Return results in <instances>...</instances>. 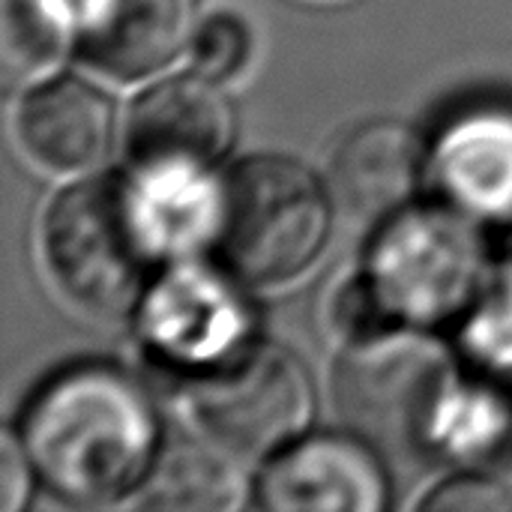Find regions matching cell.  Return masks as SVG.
I'll return each instance as SVG.
<instances>
[{"label":"cell","mask_w":512,"mask_h":512,"mask_svg":"<svg viewBox=\"0 0 512 512\" xmlns=\"http://www.w3.org/2000/svg\"><path fill=\"white\" fill-rule=\"evenodd\" d=\"M21 447L42 486L78 507L111 504L141 489L162 453L150 396L111 366L54 375L27 402Z\"/></svg>","instance_id":"6da1fadb"},{"label":"cell","mask_w":512,"mask_h":512,"mask_svg":"<svg viewBox=\"0 0 512 512\" xmlns=\"http://www.w3.org/2000/svg\"><path fill=\"white\" fill-rule=\"evenodd\" d=\"M42 249L57 291L93 318L129 315L153 282L162 234L138 186L117 174L60 192Z\"/></svg>","instance_id":"7a4b0ae2"},{"label":"cell","mask_w":512,"mask_h":512,"mask_svg":"<svg viewBox=\"0 0 512 512\" xmlns=\"http://www.w3.org/2000/svg\"><path fill=\"white\" fill-rule=\"evenodd\" d=\"M447 354L402 327L360 333L333 375L342 423L381 459H423L447 438L453 414Z\"/></svg>","instance_id":"3957f363"},{"label":"cell","mask_w":512,"mask_h":512,"mask_svg":"<svg viewBox=\"0 0 512 512\" xmlns=\"http://www.w3.org/2000/svg\"><path fill=\"white\" fill-rule=\"evenodd\" d=\"M330 198L297 159L252 156L222 183L213 213L219 264L249 285L297 279L324 249Z\"/></svg>","instance_id":"277c9868"},{"label":"cell","mask_w":512,"mask_h":512,"mask_svg":"<svg viewBox=\"0 0 512 512\" xmlns=\"http://www.w3.org/2000/svg\"><path fill=\"white\" fill-rule=\"evenodd\" d=\"M483 252L468 216L423 210L402 216L375 246L357 282V336L387 327L441 324L480 288Z\"/></svg>","instance_id":"5b68a950"},{"label":"cell","mask_w":512,"mask_h":512,"mask_svg":"<svg viewBox=\"0 0 512 512\" xmlns=\"http://www.w3.org/2000/svg\"><path fill=\"white\" fill-rule=\"evenodd\" d=\"M192 411L225 453H282L312 417V384L300 360L276 345H240L195 378Z\"/></svg>","instance_id":"8992f818"},{"label":"cell","mask_w":512,"mask_h":512,"mask_svg":"<svg viewBox=\"0 0 512 512\" xmlns=\"http://www.w3.org/2000/svg\"><path fill=\"white\" fill-rule=\"evenodd\" d=\"M234 138V111L213 78L177 75L144 90L126 120V153L141 177L183 183L210 171Z\"/></svg>","instance_id":"52a82bcc"},{"label":"cell","mask_w":512,"mask_h":512,"mask_svg":"<svg viewBox=\"0 0 512 512\" xmlns=\"http://www.w3.org/2000/svg\"><path fill=\"white\" fill-rule=\"evenodd\" d=\"M198 0H75L72 39L84 63L120 81L168 66L198 33Z\"/></svg>","instance_id":"ba28073f"},{"label":"cell","mask_w":512,"mask_h":512,"mask_svg":"<svg viewBox=\"0 0 512 512\" xmlns=\"http://www.w3.org/2000/svg\"><path fill=\"white\" fill-rule=\"evenodd\" d=\"M255 504L279 512L384 510L387 477L381 456L360 438L318 435L288 444L264 471Z\"/></svg>","instance_id":"9c48e42d"},{"label":"cell","mask_w":512,"mask_h":512,"mask_svg":"<svg viewBox=\"0 0 512 512\" xmlns=\"http://www.w3.org/2000/svg\"><path fill=\"white\" fill-rule=\"evenodd\" d=\"M426 171L429 153L411 126L369 120L351 129L333 150L330 189L351 216L387 219L414 201Z\"/></svg>","instance_id":"30bf717a"},{"label":"cell","mask_w":512,"mask_h":512,"mask_svg":"<svg viewBox=\"0 0 512 512\" xmlns=\"http://www.w3.org/2000/svg\"><path fill=\"white\" fill-rule=\"evenodd\" d=\"M15 132L24 153L48 171H81L105 156L114 111L102 90L81 78H51L18 108Z\"/></svg>","instance_id":"8fae6325"},{"label":"cell","mask_w":512,"mask_h":512,"mask_svg":"<svg viewBox=\"0 0 512 512\" xmlns=\"http://www.w3.org/2000/svg\"><path fill=\"white\" fill-rule=\"evenodd\" d=\"M435 177L447 201L474 222H512V111L462 117L435 153Z\"/></svg>","instance_id":"7c38bea8"},{"label":"cell","mask_w":512,"mask_h":512,"mask_svg":"<svg viewBox=\"0 0 512 512\" xmlns=\"http://www.w3.org/2000/svg\"><path fill=\"white\" fill-rule=\"evenodd\" d=\"M156 297L153 333L168 354L192 357V363H216L231 354L219 345H231L240 336V312L213 282L201 276L165 282Z\"/></svg>","instance_id":"4fadbf2b"},{"label":"cell","mask_w":512,"mask_h":512,"mask_svg":"<svg viewBox=\"0 0 512 512\" xmlns=\"http://www.w3.org/2000/svg\"><path fill=\"white\" fill-rule=\"evenodd\" d=\"M468 381L447 435L489 468L512 471V348H495Z\"/></svg>","instance_id":"5bb4252c"},{"label":"cell","mask_w":512,"mask_h":512,"mask_svg":"<svg viewBox=\"0 0 512 512\" xmlns=\"http://www.w3.org/2000/svg\"><path fill=\"white\" fill-rule=\"evenodd\" d=\"M138 504L147 510H228L237 504V474L204 444L177 441L159 453Z\"/></svg>","instance_id":"9a60e30c"},{"label":"cell","mask_w":512,"mask_h":512,"mask_svg":"<svg viewBox=\"0 0 512 512\" xmlns=\"http://www.w3.org/2000/svg\"><path fill=\"white\" fill-rule=\"evenodd\" d=\"M63 39L60 0H3V72L9 84L54 63Z\"/></svg>","instance_id":"2e32d148"},{"label":"cell","mask_w":512,"mask_h":512,"mask_svg":"<svg viewBox=\"0 0 512 512\" xmlns=\"http://www.w3.org/2000/svg\"><path fill=\"white\" fill-rule=\"evenodd\" d=\"M246 57H249V30L231 12L213 15L204 27H198L192 39V60L201 69V75L213 81L237 75Z\"/></svg>","instance_id":"e0dca14e"},{"label":"cell","mask_w":512,"mask_h":512,"mask_svg":"<svg viewBox=\"0 0 512 512\" xmlns=\"http://www.w3.org/2000/svg\"><path fill=\"white\" fill-rule=\"evenodd\" d=\"M423 510H512V483L492 474H468L441 483Z\"/></svg>","instance_id":"ac0fdd59"},{"label":"cell","mask_w":512,"mask_h":512,"mask_svg":"<svg viewBox=\"0 0 512 512\" xmlns=\"http://www.w3.org/2000/svg\"><path fill=\"white\" fill-rule=\"evenodd\" d=\"M27 453L15 444V438H3L0 456V510L15 512L27 501Z\"/></svg>","instance_id":"d6986e66"}]
</instances>
